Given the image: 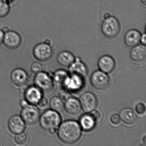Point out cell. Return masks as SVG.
<instances>
[{"instance_id": "cell-13", "label": "cell", "mask_w": 146, "mask_h": 146, "mask_svg": "<svg viewBox=\"0 0 146 146\" xmlns=\"http://www.w3.org/2000/svg\"><path fill=\"white\" fill-rule=\"evenodd\" d=\"M141 34L138 30L131 29L125 33L124 40L125 45L129 47L132 48L140 43Z\"/></svg>"}, {"instance_id": "cell-38", "label": "cell", "mask_w": 146, "mask_h": 146, "mask_svg": "<svg viewBox=\"0 0 146 146\" xmlns=\"http://www.w3.org/2000/svg\"><path fill=\"white\" fill-rule=\"evenodd\" d=\"M141 2L142 5L144 6L146 5V0H141Z\"/></svg>"}, {"instance_id": "cell-19", "label": "cell", "mask_w": 146, "mask_h": 146, "mask_svg": "<svg viewBox=\"0 0 146 146\" xmlns=\"http://www.w3.org/2000/svg\"><path fill=\"white\" fill-rule=\"evenodd\" d=\"M66 101L64 106L68 113L72 115H77L80 113L82 106L77 99L71 97Z\"/></svg>"}, {"instance_id": "cell-3", "label": "cell", "mask_w": 146, "mask_h": 146, "mask_svg": "<svg viewBox=\"0 0 146 146\" xmlns=\"http://www.w3.org/2000/svg\"><path fill=\"white\" fill-rule=\"evenodd\" d=\"M121 29L119 20L113 15L103 19L101 25L102 33L108 39H113L117 37L120 33Z\"/></svg>"}, {"instance_id": "cell-9", "label": "cell", "mask_w": 146, "mask_h": 146, "mask_svg": "<svg viewBox=\"0 0 146 146\" xmlns=\"http://www.w3.org/2000/svg\"><path fill=\"white\" fill-rule=\"evenodd\" d=\"M22 38L17 32L10 31L5 33L3 43L7 48L16 49L20 46Z\"/></svg>"}, {"instance_id": "cell-33", "label": "cell", "mask_w": 146, "mask_h": 146, "mask_svg": "<svg viewBox=\"0 0 146 146\" xmlns=\"http://www.w3.org/2000/svg\"><path fill=\"white\" fill-rule=\"evenodd\" d=\"M4 36H5V33L2 31V30L0 29V45L3 42Z\"/></svg>"}, {"instance_id": "cell-15", "label": "cell", "mask_w": 146, "mask_h": 146, "mask_svg": "<svg viewBox=\"0 0 146 146\" xmlns=\"http://www.w3.org/2000/svg\"><path fill=\"white\" fill-rule=\"evenodd\" d=\"M70 76L67 72L64 70H58L53 76L54 84L60 88L66 87L70 80Z\"/></svg>"}, {"instance_id": "cell-7", "label": "cell", "mask_w": 146, "mask_h": 146, "mask_svg": "<svg viewBox=\"0 0 146 146\" xmlns=\"http://www.w3.org/2000/svg\"><path fill=\"white\" fill-rule=\"evenodd\" d=\"M33 55L37 60L46 61L51 58L52 56V46L45 42L37 44L33 49Z\"/></svg>"}, {"instance_id": "cell-2", "label": "cell", "mask_w": 146, "mask_h": 146, "mask_svg": "<svg viewBox=\"0 0 146 146\" xmlns=\"http://www.w3.org/2000/svg\"><path fill=\"white\" fill-rule=\"evenodd\" d=\"M39 121L42 129L53 134L56 132L60 125L61 117L58 112L48 109L40 115Z\"/></svg>"}, {"instance_id": "cell-17", "label": "cell", "mask_w": 146, "mask_h": 146, "mask_svg": "<svg viewBox=\"0 0 146 146\" xmlns=\"http://www.w3.org/2000/svg\"><path fill=\"white\" fill-rule=\"evenodd\" d=\"M119 117L122 121L127 125H133L135 124L138 118L133 110L130 108L122 109L119 113Z\"/></svg>"}, {"instance_id": "cell-30", "label": "cell", "mask_w": 146, "mask_h": 146, "mask_svg": "<svg viewBox=\"0 0 146 146\" xmlns=\"http://www.w3.org/2000/svg\"><path fill=\"white\" fill-rule=\"evenodd\" d=\"M110 120L113 124L118 125L120 123L121 119H120V117L118 114H113L111 116V118H110Z\"/></svg>"}, {"instance_id": "cell-26", "label": "cell", "mask_w": 146, "mask_h": 146, "mask_svg": "<svg viewBox=\"0 0 146 146\" xmlns=\"http://www.w3.org/2000/svg\"><path fill=\"white\" fill-rule=\"evenodd\" d=\"M59 95L62 100L66 101L71 97L72 94L69 89L63 88L60 91Z\"/></svg>"}, {"instance_id": "cell-11", "label": "cell", "mask_w": 146, "mask_h": 146, "mask_svg": "<svg viewBox=\"0 0 146 146\" xmlns=\"http://www.w3.org/2000/svg\"><path fill=\"white\" fill-rule=\"evenodd\" d=\"M98 66L100 70L108 74L113 71L116 66V63L111 56L104 55L99 59Z\"/></svg>"}, {"instance_id": "cell-27", "label": "cell", "mask_w": 146, "mask_h": 146, "mask_svg": "<svg viewBox=\"0 0 146 146\" xmlns=\"http://www.w3.org/2000/svg\"><path fill=\"white\" fill-rule=\"evenodd\" d=\"M31 69L33 73L36 74L43 71V66L39 62H34L31 64Z\"/></svg>"}, {"instance_id": "cell-28", "label": "cell", "mask_w": 146, "mask_h": 146, "mask_svg": "<svg viewBox=\"0 0 146 146\" xmlns=\"http://www.w3.org/2000/svg\"><path fill=\"white\" fill-rule=\"evenodd\" d=\"M136 111L137 112V113L139 114H143L146 111V107L143 103H138V104H137L136 106H135Z\"/></svg>"}, {"instance_id": "cell-8", "label": "cell", "mask_w": 146, "mask_h": 146, "mask_svg": "<svg viewBox=\"0 0 146 146\" xmlns=\"http://www.w3.org/2000/svg\"><path fill=\"white\" fill-rule=\"evenodd\" d=\"M80 101L82 108L86 112L92 111L97 107V99L93 93L90 92L84 93L81 96Z\"/></svg>"}, {"instance_id": "cell-25", "label": "cell", "mask_w": 146, "mask_h": 146, "mask_svg": "<svg viewBox=\"0 0 146 146\" xmlns=\"http://www.w3.org/2000/svg\"><path fill=\"white\" fill-rule=\"evenodd\" d=\"M14 141L17 144L19 145H25L29 141V137L25 133L22 132L17 134L14 138Z\"/></svg>"}, {"instance_id": "cell-14", "label": "cell", "mask_w": 146, "mask_h": 146, "mask_svg": "<svg viewBox=\"0 0 146 146\" xmlns=\"http://www.w3.org/2000/svg\"><path fill=\"white\" fill-rule=\"evenodd\" d=\"M29 78V75L26 71L21 68L15 69L11 74V79L13 82L19 87L26 84Z\"/></svg>"}, {"instance_id": "cell-37", "label": "cell", "mask_w": 146, "mask_h": 146, "mask_svg": "<svg viewBox=\"0 0 146 146\" xmlns=\"http://www.w3.org/2000/svg\"><path fill=\"white\" fill-rule=\"evenodd\" d=\"M44 42L45 43H46V44H48V45H50L51 46L52 44V41H51V40L49 39H47L45 40V41H44Z\"/></svg>"}, {"instance_id": "cell-39", "label": "cell", "mask_w": 146, "mask_h": 146, "mask_svg": "<svg viewBox=\"0 0 146 146\" xmlns=\"http://www.w3.org/2000/svg\"><path fill=\"white\" fill-rule=\"evenodd\" d=\"M7 1H8V2H11V1H13V0H7Z\"/></svg>"}, {"instance_id": "cell-21", "label": "cell", "mask_w": 146, "mask_h": 146, "mask_svg": "<svg viewBox=\"0 0 146 146\" xmlns=\"http://www.w3.org/2000/svg\"><path fill=\"white\" fill-rule=\"evenodd\" d=\"M84 85V78L78 75L72 74L70 76L67 88L73 92H77L82 89Z\"/></svg>"}, {"instance_id": "cell-22", "label": "cell", "mask_w": 146, "mask_h": 146, "mask_svg": "<svg viewBox=\"0 0 146 146\" xmlns=\"http://www.w3.org/2000/svg\"><path fill=\"white\" fill-rule=\"evenodd\" d=\"M97 123L94 118L90 113H87L80 118V124L81 128L85 131H89L93 129Z\"/></svg>"}, {"instance_id": "cell-35", "label": "cell", "mask_w": 146, "mask_h": 146, "mask_svg": "<svg viewBox=\"0 0 146 146\" xmlns=\"http://www.w3.org/2000/svg\"><path fill=\"white\" fill-rule=\"evenodd\" d=\"M29 103H28V102L25 99V100H23L20 102V106H21L22 108L26 106L27 105H29Z\"/></svg>"}, {"instance_id": "cell-18", "label": "cell", "mask_w": 146, "mask_h": 146, "mask_svg": "<svg viewBox=\"0 0 146 146\" xmlns=\"http://www.w3.org/2000/svg\"><path fill=\"white\" fill-rule=\"evenodd\" d=\"M131 58L136 62H141L145 60L146 48L145 45L138 44L131 48L130 52Z\"/></svg>"}, {"instance_id": "cell-5", "label": "cell", "mask_w": 146, "mask_h": 146, "mask_svg": "<svg viewBox=\"0 0 146 146\" xmlns=\"http://www.w3.org/2000/svg\"><path fill=\"white\" fill-rule=\"evenodd\" d=\"M34 84L42 91H49L53 87V76L47 72H41L36 74L34 78Z\"/></svg>"}, {"instance_id": "cell-34", "label": "cell", "mask_w": 146, "mask_h": 146, "mask_svg": "<svg viewBox=\"0 0 146 146\" xmlns=\"http://www.w3.org/2000/svg\"><path fill=\"white\" fill-rule=\"evenodd\" d=\"M112 14L111 13L109 12H105L103 15V19H106L112 16Z\"/></svg>"}, {"instance_id": "cell-29", "label": "cell", "mask_w": 146, "mask_h": 146, "mask_svg": "<svg viewBox=\"0 0 146 146\" xmlns=\"http://www.w3.org/2000/svg\"><path fill=\"white\" fill-rule=\"evenodd\" d=\"M37 105H38L39 107L41 109L46 108L48 105V100L45 97H42Z\"/></svg>"}, {"instance_id": "cell-10", "label": "cell", "mask_w": 146, "mask_h": 146, "mask_svg": "<svg viewBox=\"0 0 146 146\" xmlns=\"http://www.w3.org/2000/svg\"><path fill=\"white\" fill-rule=\"evenodd\" d=\"M42 90L35 86L27 87L23 94L25 100L28 103L31 105H36L38 104L42 97Z\"/></svg>"}, {"instance_id": "cell-23", "label": "cell", "mask_w": 146, "mask_h": 146, "mask_svg": "<svg viewBox=\"0 0 146 146\" xmlns=\"http://www.w3.org/2000/svg\"><path fill=\"white\" fill-rule=\"evenodd\" d=\"M51 109L58 112H61L64 108V105L62 100L58 97H54L50 102Z\"/></svg>"}, {"instance_id": "cell-32", "label": "cell", "mask_w": 146, "mask_h": 146, "mask_svg": "<svg viewBox=\"0 0 146 146\" xmlns=\"http://www.w3.org/2000/svg\"><path fill=\"white\" fill-rule=\"evenodd\" d=\"M140 43L143 45H146V33H144L141 35L140 39Z\"/></svg>"}, {"instance_id": "cell-31", "label": "cell", "mask_w": 146, "mask_h": 146, "mask_svg": "<svg viewBox=\"0 0 146 146\" xmlns=\"http://www.w3.org/2000/svg\"><path fill=\"white\" fill-rule=\"evenodd\" d=\"M89 113L94 118L96 122H98L101 119V116L100 113L99 112V111L94 110Z\"/></svg>"}, {"instance_id": "cell-1", "label": "cell", "mask_w": 146, "mask_h": 146, "mask_svg": "<svg viewBox=\"0 0 146 146\" xmlns=\"http://www.w3.org/2000/svg\"><path fill=\"white\" fill-rule=\"evenodd\" d=\"M82 135V128L79 123L74 120H67L60 125L58 136L66 144H73L77 142Z\"/></svg>"}, {"instance_id": "cell-36", "label": "cell", "mask_w": 146, "mask_h": 146, "mask_svg": "<svg viewBox=\"0 0 146 146\" xmlns=\"http://www.w3.org/2000/svg\"><path fill=\"white\" fill-rule=\"evenodd\" d=\"M2 31L4 32V33H6L7 32H8V31H10L11 30H10V28L8 26H5V27H3V29H2Z\"/></svg>"}, {"instance_id": "cell-20", "label": "cell", "mask_w": 146, "mask_h": 146, "mask_svg": "<svg viewBox=\"0 0 146 146\" xmlns=\"http://www.w3.org/2000/svg\"><path fill=\"white\" fill-rule=\"evenodd\" d=\"M57 59L60 65L65 67H69L76 60L74 54L68 51H63L60 52Z\"/></svg>"}, {"instance_id": "cell-16", "label": "cell", "mask_w": 146, "mask_h": 146, "mask_svg": "<svg viewBox=\"0 0 146 146\" xmlns=\"http://www.w3.org/2000/svg\"><path fill=\"white\" fill-rule=\"evenodd\" d=\"M69 72L71 75H78L84 78L88 74V68L84 63L77 58L70 66Z\"/></svg>"}, {"instance_id": "cell-12", "label": "cell", "mask_w": 146, "mask_h": 146, "mask_svg": "<svg viewBox=\"0 0 146 146\" xmlns=\"http://www.w3.org/2000/svg\"><path fill=\"white\" fill-rule=\"evenodd\" d=\"M8 128L13 134L23 132L25 129V123L22 118L18 115L12 116L8 122Z\"/></svg>"}, {"instance_id": "cell-24", "label": "cell", "mask_w": 146, "mask_h": 146, "mask_svg": "<svg viewBox=\"0 0 146 146\" xmlns=\"http://www.w3.org/2000/svg\"><path fill=\"white\" fill-rule=\"evenodd\" d=\"M10 11L9 2L7 0H0V18L6 17Z\"/></svg>"}, {"instance_id": "cell-4", "label": "cell", "mask_w": 146, "mask_h": 146, "mask_svg": "<svg viewBox=\"0 0 146 146\" xmlns=\"http://www.w3.org/2000/svg\"><path fill=\"white\" fill-rule=\"evenodd\" d=\"M21 116L25 123L29 125H33L39 121L40 113L37 107L35 105L29 104L23 108Z\"/></svg>"}, {"instance_id": "cell-6", "label": "cell", "mask_w": 146, "mask_h": 146, "mask_svg": "<svg viewBox=\"0 0 146 146\" xmlns=\"http://www.w3.org/2000/svg\"><path fill=\"white\" fill-rule=\"evenodd\" d=\"M90 82L92 86L97 90H104L109 87L110 79L106 73L97 70L92 73Z\"/></svg>"}]
</instances>
